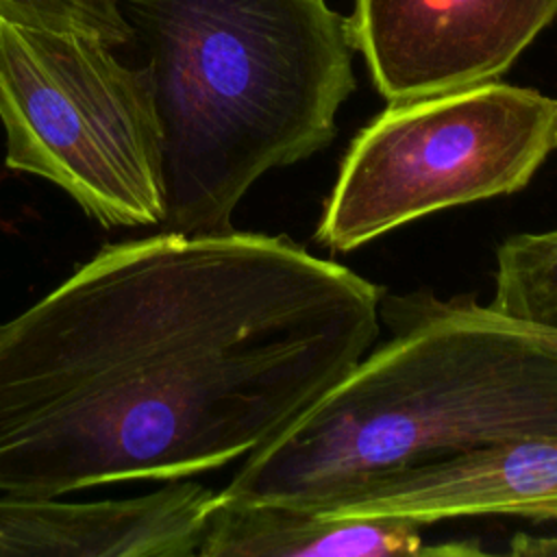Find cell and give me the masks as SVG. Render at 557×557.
<instances>
[{"mask_svg":"<svg viewBox=\"0 0 557 557\" xmlns=\"http://www.w3.org/2000/svg\"><path fill=\"white\" fill-rule=\"evenodd\" d=\"M487 307L503 318L557 331V228L518 233L498 246Z\"/></svg>","mask_w":557,"mask_h":557,"instance_id":"obj_10","label":"cell"},{"mask_svg":"<svg viewBox=\"0 0 557 557\" xmlns=\"http://www.w3.org/2000/svg\"><path fill=\"white\" fill-rule=\"evenodd\" d=\"M557 148V98L487 81L389 102L342 161L315 228L350 252L387 231L529 185Z\"/></svg>","mask_w":557,"mask_h":557,"instance_id":"obj_5","label":"cell"},{"mask_svg":"<svg viewBox=\"0 0 557 557\" xmlns=\"http://www.w3.org/2000/svg\"><path fill=\"white\" fill-rule=\"evenodd\" d=\"M516 557H557V535H529L516 533L507 546Z\"/></svg>","mask_w":557,"mask_h":557,"instance_id":"obj_12","label":"cell"},{"mask_svg":"<svg viewBox=\"0 0 557 557\" xmlns=\"http://www.w3.org/2000/svg\"><path fill=\"white\" fill-rule=\"evenodd\" d=\"M0 22L33 30L94 37L111 48L133 44L115 0H0Z\"/></svg>","mask_w":557,"mask_h":557,"instance_id":"obj_11","label":"cell"},{"mask_svg":"<svg viewBox=\"0 0 557 557\" xmlns=\"http://www.w3.org/2000/svg\"><path fill=\"white\" fill-rule=\"evenodd\" d=\"M326 516H394L431 524L463 516L557 518V435L479 448L381 476Z\"/></svg>","mask_w":557,"mask_h":557,"instance_id":"obj_8","label":"cell"},{"mask_svg":"<svg viewBox=\"0 0 557 557\" xmlns=\"http://www.w3.org/2000/svg\"><path fill=\"white\" fill-rule=\"evenodd\" d=\"M4 165L63 189L104 228L161 226L163 131L150 70L94 37L0 22Z\"/></svg>","mask_w":557,"mask_h":557,"instance_id":"obj_4","label":"cell"},{"mask_svg":"<svg viewBox=\"0 0 557 557\" xmlns=\"http://www.w3.org/2000/svg\"><path fill=\"white\" fill-rule=\"evenodd\" d=\"M472 540L426 546L420 524L394 516H326L320 511L224 500L211 511L198 557H461L481 555Z\"/></svg>","mask_w":557,"mask_h":557,"instance_id":"obj_9","label":"cell"},{"mask_svg":"<svg viewBox=\"0 0 557 557\" xmlns=\"http://www.w3.org/2000/svg\"><path fill=\"white\" fill-rule=\"evenodd\" d=\"M557 0H352L348 33L387 102L498 81Z\"/></svg>","mask_w":557,"mask_h":557,"instance_id":"obj_6","label":"cell"},{"mask_svg":"<svg viewBox=\"0 0 557 557\" xmlns=\"http://www.w3.org/2000/svg\"><path fill=\"white\" fill-rule=\"evenodd\" d=\"M394 337L368 350L220 498L326 511L431 461L557 435V346L468 296L381 298Z\"/></svg>","mask_w":557,"mask_h":557,"instance_id":"obj_2","label":"cell"},{"mask_svg":"<svg viewBox=\"0 0 557 557\" xmlns=\"http://www.w3.org/2000/svg\"><path fill=\"white\" fill-rule=\"evenodd\" d=\"M383 294L285 235L102 246L0 322V494L168 483L250 455L372 350Z\"/></svg>","mask_w":557,"mask_h":557,"instance_id":"obj_1","label":"cell"},{"mask_svg":"<svg viewBox=\"0 0 557 557\" xmlns=\"http://www.w3.org/2000/svg\"><path fill=\"white\" fill-rule=\"evenodd\" d=\"M522 324V322H520ZM529 326V324H527ZM529 329H533L537 335H542L544 339H548L553 346H557V331H548V329H537V326H529Z\"/></svg>","mask_w":557,"mask_h":557,"instance_id":"obj_13","label":"cell"},{"mask_svg":"<svg viewBox=\"0 0 557 557\" xmlns=\"http://www.w3.org/2000/svg\"><path fill=\"white\" fill-rule=\"evenodd\" d=\"M146 52L163 131L161 231L228 233L248 189L335 137L355 89L326 0H115Z\"/></svg>","mask_w":557,"mask_h":557,"instance_id":"obj_3","label":"cell"},{"mask_svg":"<svg viewBox=\"0 0 557 557\" xmlns=\"http://www.w3.org/2000/svg\"><path fill=\"white\" fill-rule=\"evenodd\" d=\"M215 505L189 479L94 503L0 494V557H191Z\"/></svg>","mask_w":557,"mask_h":557,"instance_id":"obj_7","label":"cell"}]
</instances>
